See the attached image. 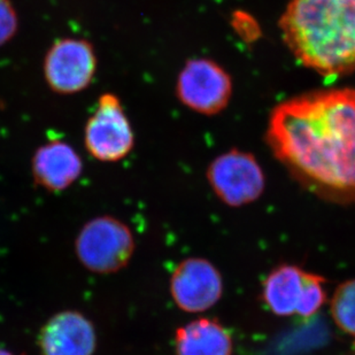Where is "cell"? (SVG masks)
<instances>
[{
  "mask_svg": "<svg viewBox=\"0 0 355 355\" xmlns=\"http://www.w3.org/2000/svg\"><path fill=\"white\" fill-rule=\"evenodd\" d=\"M266 141L312 195L355 204V90L325 89L283 101L270 115Z\"/></svg>",
  "mask_w": 355,
  "mask_h": 355,
  "instance_id": "cell-1",
  "label": "cell"
},
{
  "mask_svg": "<svg viewBox=\"0 0 355 355\" xmlns=\"http://www.w3.org/2000/svg\"><path fill=\"white\" fill-rule=\"evenodd\" d=\"M297 60L325 78L355 71V0H290L279 20Z\"/></svg>",
  "mask_w": 355,
  "mask_h": 355,
  "instance_id": "cell-2",
  "label": "cell"
},
{
  "mask_svg": "<svg viewBox=\"0 0 355 355\" xmlns=\"http://www.w3.org/2000/svg\"><path fill=\"white\" fill-rule=\"evenodd\" d=\"M135 248L130 228L111 215L87 221L75 239V253L80 265L97 275L114 274L125 268Z\"/></svg>",
  "mask_w": 355,
  "mask_h": 355,
  "instance_id": "cell-3",
  "label": "cell"
},
{
  "mask_svg": "<svg viewBox=\"0 0 355 355\" xmlns=\"http://www.w3.org/2000/svg\"><path fill=\"white\" fill-rule=\"evenodd\" d=\"M323 276L297 265L282 263L262 283V300L277 316L312 318L327 302Z\"/></svg>",
  "mask_w": 355,
  "mask_h": 355,
  "instance_id": "cell-4",
  "label": "cell"
},
{
  "mask_svg": "<svg viewBox=\"0 0 355 355\" xmlns=\"http://www.w3.org/2000/svg\"><path fill=\"white\" fill-rule=\"evenodd\" d=\"M208 184L218 200L238 208L260 199L266 176L254 155L232 148L211 161L206 171Z\"/></svg>",
  "mask_w": 355,
  "mask_h": 355,
  "instance_id": "cell-5",
  "label": "cell"
},
{
  "mask_svg": "<svg viewBox=\"0 0 355 355\" xmlns=\"http://www.w3.org/2000/svg\"><path fill=\"white\" fill-rule=\"evenodd\" d=\"M84 146L101 162H118L135 146V134L116 94H101L84 127Z\"/></svg>",
  "mask_w": 355,
  "mask_h": 355,
  "instance_id": "cell-6",
  "label": "cell"
},
{
  "mask_svg": "<svg viewBox=\"0 0 355 355\" xmlns=\"http://www.w3.org/2000/svg\"><path fill=\"white\" fill-rule=\"evenodd\" d=\"M97 66V54L89 40L61 38L54 42L45 54L44 78L55 94H78L90 85Z\"/></svg>",
  "mask_w": 355,
  "mask_h": 355,
  "instance_id": "cell-7",
  "label": "cell"
},
{
  "mask_svg": "<svg viewBox=\"0 0 355 355\" xmlns=\"http://www.w3.org/2000/svg\"><path fill=\"white\" fill-rule=\"evenodd\" d=\"M232 94V78L214 61H188L178 75V99L187 107L201 114L215 115L223 111L228 106Z\"/></svg>",
  "mask_w": 355,
  "mask_h": 355,
  "instance_id": "cell-8",
  "label": "cell"
},
{
  "mask_svg": "<svg viewBox=\"0 0 355 355\" xmlns=\"http://www.w3.org/2000/svg\"><path fill=\"white\" fill-rule=\"evenodd\" d=\"M171 298L185 313H202L214 307L223 295L221 272L209 260L184 259L171 274L169 282Z\"/></svg>",
  "mask_w": 355,
  "mask_h": 355,
  "instance_id": "cell-9",
  "label": "cell"
},
{
  "mask_svg": "<svg viewBox=\"0 0 355 355\" xmlns=\"http://www.w3.org/2000/svg\"><path fill=\"white\" fill-rule=\"evenodd\" d=\"M37 343L42 355H94L97 331L83 313L67 309L45 322Z\"/></svg>",
  "mask_w": 355,
  "mask_h": 355,
  "instance_id": "cell-10",
  "label": "cell"
},
{
  "mask_svg": "<svg viewBox=\"0 0 355 355\" xmlns=\"http://www.w3.org/2000/svg\"><path fill=\"white\" fill-rule=\"evenodd\" d=\"M83 171V161L67 141H49L35 151L31 173L38 187L49 192H62L78 181Z\"/></svg>",
  "mask_w": 355,
  "mask_h": 355,
  "instance_id": "cell-11",
  "label": "cell"
},
{
  "mask_svg": "<svg viewBox=\"0 0 355 355\" xmlns=\"http://www.w3.org/2000/svg\"><path fill=\"white\" fill-rule=\"evenodd\" d=\"M230 332L218 318H199L175 332L176 355H232Z\"/></svg>",
  "mask_w": 355,
  "mask_h": 355,
  "instance_id": "cell-12",
  "label": "cell"
},
{
  "mask_svg": "<svg viewBox=\"0 0 355 355\" xmlns=\"http://www.w3.org/2000/svg\"><path fill=\"white\" fill-rule=\"evenodd\" d=\"M330 314L340 331L355 337V278L336 288L330 299Z\"/></svg>",
  "mask_w": 355,
  "mask_h": 355,
  "instance_id": "cell-13",
  "label": "cell"
},
{
  "mask_svg": "<svg viewBox=\"0 0 355 355\" xmlns=\"http://www.w3.org/2000/svg\"><path fill=\"white\" fill-rule=\"evenodd\" d=\"M19 31V17L10 0H0V46L15 37Z\"/></svg>",
  "mask_w": 355,
  "mask_h": 355,
  "instance_id": "cell-14",
  "label": "cell"
},
{
  "mask_svg": "<svg viewBox=\"0 0 355 355\" xmlns=\"http://www.w3.org/2000/svg\"><path fill=\"white\" fill-rule=\"evenodd\" d=\"M0 355H17V354H15V353L10 352V351H8V349H1V347H0Z\"/></svg>",
  "mask_w": 355,
  "mask_h": 355,
  "instance_id": "cell-15",
  "label": "cell"
},
{
  "mask_svg": "<svg viewBox=\"0 0 355 355\" xmlns=\"http://www.w3.org/2000/svg\"><path fill=\"white\" fill-rule=\"evenodd\" d=\"M354 349H355V343H354Z\"/></svg>",
  "mask_w": 355,
  "mask_h": 355,
  "instance_id": "cell-16",
  "label": "cell"
}]
</instances>
